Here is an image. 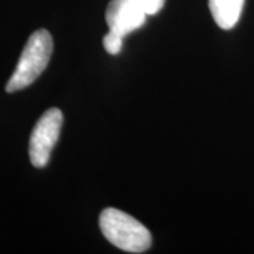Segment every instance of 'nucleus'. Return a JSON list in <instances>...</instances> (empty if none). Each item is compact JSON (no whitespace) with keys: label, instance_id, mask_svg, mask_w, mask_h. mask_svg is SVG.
Here are the masks:
<instances>
[{"label":"nucleus","instance_id":"obj_2","mask_svg":"<svg viewBox=\"0 0 254 254\" xmlns=\"http://www.w3.org/2000/svg\"><path fill=\"white\" fill-rule=\"evenodd\" d=\"M53 46V37L47 30L34 31L23 48L16 71L6 85V92L24 89L36 81L50 63Z\"/></svg>","mask_w":254,"mask_h":254},{"label":"nucleus","instance_id":"obj_1","mask_svg":"<svg viewBox=\"0 0 254 254\" xmlns=\"http://www.w3.org/2000/svg\"><path fill=\"white\" fill-rule=\"evenodd\" d=\"M100 232L118 249L144 253L151 246V233L137 219L116 208H106L99 216Z\"/></svg>","mask_w":254,"mask_h":254},{"label":"nucleus","instance_id":"obj_5","mask_svg":"<svg viewBox=\"0 0 254 254\" xmlns=\"http://www.w3.org/2000/svg\"><path fill=\"white\" fill-rule=\"evenodd\" d=\"M245 0H209L212 17L219 27L230 30L237 24L242 16Z\"/></svg>","mask_w":254,"mask_h":254},{"label":"nucleus","instance_id":"obj_7","mask_svg":"<svg viewBox=\"0 0 254 254\" xmlns=\"http://www.w3.org/2000/svg\"><path fill=\"white\" fill-rule=\"evenodd\" d=\"M148 16H154L163 9L165 0H134Z\"/></svg>","mask_w":254,"mask_h":254},{"label":"nucleus","instance_id":"obj_3","mask_svg":"<svg viewBox=\"0 0 254 254\" xmlns=\"http://www.w3.org/2000/svg\"><path fill=\"white\" fill-rule=\"evenodd\" d=\"M63 120V112L53 108L47 110L37 122L28 144L30 161L36 168H43L50 161L51 151L60 138Z\"/></svg>","mask_w":254,"mask_h":254},{"label":"nucleus","instance_id":"obj_4","mask_svg":"<svg viewBox=\"0 0 254 254\" xmlns=\"http://www.w3.org/2000/svg\"><path fill=\"white\" fill-rule=\"evenodd\" d=\"M147 13L134 0H110L106 9V23L110 31L126 37L145 23Z\"/></svg>","mask_w":254,"mask_h":254},{"label":"nucleus","instance_id":"obj_6","mask_svg":"<svg viewBox=\"0 0 254 254\" xmlns=\"http://www.w3.org/2000/svg\"><path fill=\"white\" fill-rule=\"evenodd\" d=\"M123 38H125L123 36L109 30V33L103 37V47H105L106 53L112 55H118L123 48Z\"/></svg>","mask_w":254,"mask_h":254}]
</instances>
